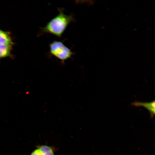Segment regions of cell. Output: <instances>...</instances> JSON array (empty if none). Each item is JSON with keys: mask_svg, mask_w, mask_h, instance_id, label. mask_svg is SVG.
Listing matches in <instances>:
<instances>
[{"mask_svg": "<svg viewBox=\"0 0 155 155\" xmlns=\"http://www.w3.org/2000/svg\"><path fill=\"white\" fill-rule=\"evenodd\" d=\"M36 148L40 150L42 155H55L56 149L54 147L42 145L38 146Z\"/></svg>", "mask_w": 155, "mask_h": 155, "instance_id": "cell-4", "label": "cell"}, {"mask_svg": "<svg viewBox=\"0 0 155 155\" xmlns=\"http://www.w3.org/2000/svg\"><path fill=\"white\" fill-rule=\"evenodd\" d=\"M131 105L136 107H144L150 112L151 118H153L155 115V100L148 102L135 101L131 103Z\"/></svg>", "mask_w": 155, "mask_h": 155, "instance_id": "cell-3", "label": "cell"}, {"mask_svg": "<svg viewBox=\"0 0 155 155\" xmlns=\"http://www.w3.org/2000/svg\"><path fill=\"white\" fill-rule=\"evenodd\" d=\"M30 155H42L40 151L38 148L34 150Z\"/></svg>", "mask_w": 155, "mask_h": 155, "instance_id": "cell-7", "label": "cell"}, {"mask_svg": "<svg viewBox=\"0 0 155 155\" xmlns=\"http://www.w3.org/2000/svg\"><path fill=\"white\" fill-rule=\"evenodd\" d=\"M58 14L49 21L41 28L42 33L49 34L61 38L68 25L74 22L72 15H67L64 13L63 8H58Z\"/></svg>", "mask_w": 155, "mask_h": 155, "instance_id": "cell-1", "label": "cell"}, {"mask_svg": "<svg viewBox=\"0 0 155 155\" xmlns=\"http://www.w3.org/2000/svg\"><path fill=\"white\" fill-rule=\"evenodd\" d=\"M12 46L0 44V58L7 57L11 55Z\"/></svg>", "mask_w": 155, "mask_h": 155, "instance_id": "cell-6", "label": "cell"}, {"mask_svg": "<svg viewBox=\"0 0 155 155\" xmlns=\"http://www.w3.org/2000/svg\"><path fill=\"white\" fill-rule=\"evenodd\" d=\"M50 55L58 59L64 63L65 60L72 57L74 54L71 50L66 46L63 41L55 40L49 44Z\"/></svg>", "mask_w": 155, "mask_h": 155, "instance_id": "cell-2", "label": "cell"}, {"mask_svg": "<svg viewBox=\"0 0 155 155\" xmlns=\"http://www.w3.org/2000/svg\"><path fill=\"white\" fill-rule=\"evenodd\" d=\"M13 44L8 33L0 30V44L12 46Z\"/></svg>", "mask_w": 155, "mask_h": 155, "instance_id": "cell-5", "label": "cell"}]
</instances>
